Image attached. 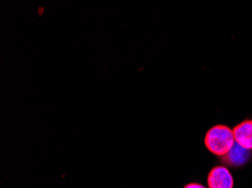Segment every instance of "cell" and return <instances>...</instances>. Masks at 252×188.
Returning a JSON list of instances; mask_svg holds the SVG:
<instances>
[{"mask_svg":"<svg viewBox=\"0 0 252 188\" xmlns=\"http://www.w3.org/2000/svg\"><path fill=\"white\" fill-rule=\"evenodd\" d=\"M235 142L242 148L252 151V118L244 120L233 129Z\"/></svg>","mask_w":252,"mask_h":188,"instance_id":"obj_4","label":"cell"},{"mask_svg":"<svg viewBox=\"0 0 252 188\" xmlns=\"http://www.w3.org/2000/svg\"><path fill=\"white\" fill-rule=\"evenodd\" d=\"M204 143L206 149L214 156L223 157L235 144L233 130L223 124L213 126L206 133Z\"/></svg>","mask_w":252,"mask_h":188,"instance_id":"obj_1","label":"cell"},{"mask_svg":"<svg viewBox=\"0 0 252 188\" xmlns=\"http://www.w3.org/2000/svg\"><path fill=\"white\" fill-rule=\"evenodd\" d=\"M207 185L208 188H234V178L230 169L224 164H220L209 171Z\"/></svg>","mask_w":252,"mask_h":188,"instance_id":"obj_2","label":"cell"},{"mask_svg":"<svg viewBox=\"0 0 252 188\" xmlns=\"http://www.w3.org/2000/svg\"><path fill=\"white\" fill-rule=\"evenodd\" d=\"M183 188H207V187L199 183H189V184H187V185Z\"/></svg>","mask_w":252,"mask_h":188,"instance_id":"obj_5","label":"cell"},{"mask_svg":"<svg viewBox=\"0 0 252 188\" xmlns=\"http://www.w3.org/2000/svg\"><path fill=\"white\" fill-rule=\"evenodd\" d=\"M251 157V150H247V149L242 148L241 145H239L235 142V144L233 145V148L226 153V155L220 157V160L222 161V163L226 167L241 168L249 162Z\"/></svg>","mask_w":252,"mask_h":188,"instance_id":"obj_3","label":"cell"}]
</instances>
